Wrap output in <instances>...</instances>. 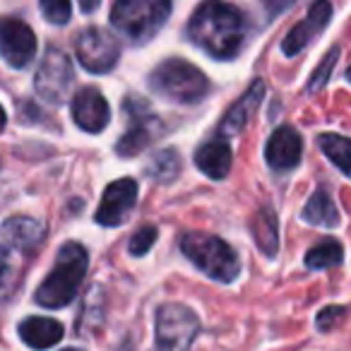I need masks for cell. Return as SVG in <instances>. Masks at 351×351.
Segmentation results:
<instances>
[{"label":"cell","mask_w":351,"mask_h":351,"mask_svg":"<svg viewBox=\"0 0 351 351\" xmlns=\"http://www.w3.org/2000/svg\"><path fill=\"white\" fill-rule=\"evenodd\" d=\"M188 36L212 58L231 60L243 46L245 17L226 0H205L188 22Z\"/></svg>","instance_id":"6da1fadb"},{"label":"cell","mask_w":351,"mask_h":351,"mask_svg":"<svg viewBox=\"0 0 351 351\" xmlns=\"http://www.w3.org/2000/svg\"><path fill=\"white\" fill-rule=\"evenodd\" d=\"M89 267V255L84 250V245L65 243L58 250V258L51 269V274L39 284L36 289V303L44 308H63L77 296L80 287L84 282V274Z\"/></svg>","instance_id":"7a4b0ae2"},{"label":"cell","mask_w":351,"mask_h":351,"mask_svg":"<svg viewBox=\"0 0 351 351\" xmlns=\"http://www.w3.org/2000/svg\"><path fill=\"white\" fill-rule=\"evenodd\" d=\"M183 255L195 265L200 272L219 284H231L241 274V260L236 250L224 239L200 231H188L178 239Z\"/></svg>","instance_id":"3957f363"},{"label":"cell","mask_w":351,"mask_h":351,"mask_svg":"<svg viewBox=\"0 0 351 351\" xmlns=\"http://www.w3.org/2000/svg\"><path fill=\"white\" fill-rule=\"evenodd\" d=\"M171 0H116L111 8V25L132 44H147L166 25Z\"/></svg>","instance_id":"277c9868"},{"label":"cell","mask_w":351,"mask_h":351,"mask_svg":"<svg viewBox=\"0 0 351 351\" xmlns=\"http://www.w3.org/2000/svg\"><path fill=\"white\" fill-rule=\"evenodd\" d=\"M149 84L156 94L178 104H195L210 92L207 75L183 58H169L156 65L149 75Z\"/></svg>","instance_id":"5b68a950"},{"label":"cell","mask_w":351,"mask_h":351,"mask_svg":"<svg viewBox=\"0 0 351 351\" xmlns=\"http://www.w3.org/2000/svg\"><path fill=\"white\" fill-rule=\"evenodd\" d=\"M200 335V317L183 303H164L154 317L156 351H191Z\"/></svg>","instance_id":"8992f818"},{"label":"cell","mask_w":351,"mask_h":351,"mask_svg":"<svg viewBox=\"0 0 351 351\" xmlns=\"http://www.w3.org/2000/svg\"><path fill=\"white\" fill-rule=\"evenodd\" d=\"M75 82L73 60L58 49H49L44 60L39 63V70L34 75V89L44 101L63 104L70 97V89Z\"/></svg>","instance_id":"52a82bcc"},{"label":"cell","mask_w":351,"mask_h":351,"mask_svg":"<svg viewBox=\"0 0 351 351\" xmlns=\"http://www.w3.org/2000/svg\"><path fill=\"white\" fill-rule=\"evenodd\" d=\"M75 53H77V60L84 70L101 75L116 68L118 58H121V44L106 29L89 27L75 41Z\"/></svg>","instance_id":"ba28073f"},{"label":"cell","mask_w":351,"mask_h":351,"mask_svg":"<svg viewBox=\"0 0 351 351\" xmlns=\"http://www.w3.org/2000/svg\"><path fill=\"white\" fill-rule=\"evenodd\" d=\"M36 34L17 17L0 20V58L10 68H25L36 56Z\"/></svg>","instance_id":"9c48e42d"},{"label":"cell","mask_w":351,"mask_h":351,"mask_svg":"<svg viewBox=\"0 0 351 351\" xmlns=\"http://www.w3.org/2000/svg\"><path fill=\"white\" fill-rule=\"evenodd\" d=\"M135 202H137V181H132V178H118V181L106 186L94 219L101 226H121L130 217Z\"/></svg>","instance_id":"30bf717a"},{"label":"cell","mask_w":351,"mask_h":351,"mask_svg":"<svg viewBox=\"0 0 351 351\" xmlns=\"http://www.w3.org/2000/svg\"><path fill=\"white\" fill-rule=\"evenodd\" d=\"M125 108L130 113V128L116 142V152L121 156H125V159H132L152 142V135H154L156 128V116L147 108V104L132 101V99L125 104Z\"/></svg>","instance_id":"8fae6325"},{"label":"cell","mask_w":351,"mask_h":351,"mask_svg":"<svg viewBox=\"0 0 351 351\" xmlns=\"http://www.w3.org/2000/svg\"><path fill=\"white\" fill-rule=\"evenodd\" d=\"M330 17H332L330 0H315V3L311 5V10L306 12V17H303V20L284 36L282 53L296 56V53H301V51H306V46L311 44L315 36H320L322 32H325Z\"/></svg>","instance_id":"7c38bea8"},{"label":"cell","mask_w":351,"mask_h":351,"mask_svg":"<svg viewBox=\"0 0 351 351\" xmlns=\"http://www.w3.org/2000/svg\"><path fill=\"white\" fill-rule=\"evenodd\" d=\"M70 111H73V118H75V123H77V128H82L84 132H92V135L101 132L104 128L108 125V118H111L108 101L104 99V94L99 92L97 87L80 89L73 97Z\"/></svg>","instance_id":"4fadbf2b"},{"label":"cell","mask_w":351,"mask_h":351,"mask_svg":"<svg viewBox=\"0 0 351 351\" xmlns=\"http://www.w3.org/2000/svg\"><path fill=\"white\" fill-rule=\"evenodd\" d=\"M303 156V140L293 128L282 125L269 135L267 145H265V161L272 171H291L301 164Z\"/></svg>","instance_id":"5bb4252c"},{"label":"cell","mask_w":351,"mask_h":351,"mask_svg":"<svg viewBox=\"0 0 351 351\" xmlns=\"http://www.w3.org/2000/svg\"><path fill=\"white\" fill-rule=\"evenodd\" d=\"M265 92H267V87H265L263 80H253V84H250V87L231 104L229 111L224 113V121H221V125H219V135L221 137L241 135V132L248 128V123L253 121L255 113H258L260 104H263V99H265Z\"/></svg>","instance_id":"9a60e30c"},{"label":"cell","mask_w":351,"mask_h":351,"mask_svg":"<svg viewBox=\"0 0 351 351\" xmlns=\"http://www.w3.org/2000/svg\"><path fill=\"white\" fill-rule=\"evenodd\" d=\"M3 239L10 248L22 250V253H34L36 248H41V243L46 241V226L44 221L34 219V217L17 215L3 221Z\"/></svg>","instance_id":"2e32d148"},{"label":"cell","mask_w":351,"mask_h":351,"mask_svg":"<svg viewBox=\"0 0 351 351\" xmlns=\"http://www.w3.org/2000/svg\"><path fill=\"white\" fill-rule=\"evenodd\" d=\"M234 152L226 140H212L195 152V166L212 181H221L231 171Z\"/></svg>","instance_id":"e0dca14e"},{"label":"cell","mask_w":351,"mask_h":351,"mask_svg":"<svg viewBox=\"0 0 351 351\" xmlns=\"http://www.w3.org/2000/svg\"><path fill=\"white\" fill-rule=\"evenodd\" d=\"M17 330H20V339L36 351L51 349V346H56L63 339V325L58 320H53V317H27V320L20 322Z\"/></svg>","instance_id":"ac0fdd59"},{"label":"cell","mask_w":351,"mask_h":351,"mask_svg":"<svg viewBox=\"0 0 351 351\" xmlns=\"http://www.w3.org/2000/svg\"><path fill=\"white\" fill-rule=\"evenodd\" d=\"M250 234L260 250L267 258H274L279 250V219L269 205H263L250 219Z\"/></svg>","instance_id":"d6986e66"},{"label":"cell","mask_w":351,"mask_h":351,"mask_svg":"<svg viewBox=\"0 0 351 351\" xmlns=\"http://www.w3.org/2000/svg\"><path fill=\"white\" fill-rule=\"evenodd\" d=\"M301 219L311 226H320V229H335L339 224V210H337L335 200L327 195V191H315L308 202L303 205Z\"/></svg>","instance_id":"ffe728a7"},{"label":"cell","mask_w":351,"mask_h":351,"mask_svg":"<svg viewBox=\"0 0 351 351\" xmlns=\"http://www.w3.org/2000/svg\"><path fill=\"white\" fill-rule=\"evenodd\" d=\"M317 147L322 149V154L346 176L351 178V140L344 135H335V132H322L317 137Z\"/></svg>","instance_id":"44dd1931"},{"label":"cell","mask_w":351,"mask_h":351,"mask_svg":"<svg viewBox=\"0 0 351 351\" xmlns=\"http://www.w3.org/2000/svg\"><path fill=\"white\" fill-rule=\"evenodd\" d=\"M145 173L156 183H173L181 176V156H178V152L173 147H166V149L156 152L152 156Z\"/></svg>","instance_id":"7402d4cb"},{"label":"cell","mask_w":351,"mask_h":351,"mask_svg":"<svg viewBox=\"0 0 351 351\" xmlns=\"http://www.w3.org/2000/svg\"><path fill=\"white\" fill-rule=\"evenodd\" d=\"M341 260H344V248H341L339 241L325 239L306 253V267L313 269V272H320V269L341 265Z\"/></svg>","instance_id":"603a6c76"},{"label":"cell","mask_w":351,"mask_h":351,"mask_svg":"<svg viewBox=\"0 0 351 351\" xmlns=\"http://www.w3.org/2000/svg\"><path fill=\"white\" fill-rule=\"evenodd\" d=\"M339 56H341V49H339V46H335V49L327 51L325 58L320 60V65H317V68L313 70L311 82H308V94L320 92V89L325 87L327 80H330V75H332V70H335L337 60H339Z\"/></svg>","instance_id":"cb8c5ba5"},{"label":"cell","mask_w":351,"mask_h":351,"mask_svg":"<svg viewBox=\"0 0 351 351\" xmlns=\"http://www.w3.org/2000/svg\"><path fill=\"white\" fill-rule=\"evenodd\" d=\"M41 12L51 25H68L73 17V5L70 0H39Z\"/></svg>","instance_id":"d4e9b609"},{"label":"cell","mask_w":351,"mask_h":351,"mask_svg":"<svg viewBox=\"0 0 351 351\" xmlns=\"http://www.w3.org/2000/svg\"><path fill=\"white\" fill-rule=\"evenodd\" d=\"M154 243H156V226L147 224V226H142V229H137L135 234H132L130 243H128V250H130V255L140 258V255L149 253Z\"/></svg>","instance_id":"484cf974"},{"label":"cell","mask_w":351,"mask_h":351,"mask_svg":"<svg viewBox=\"0 0 351 351\" xmlns=\"http://www.w3.org/2000/svg\"><path fill=\"white\" fill-rule=\"evenodd\" d=\"M344 315H346V308L344 306H327V308H322V311L317 313V317H315L317 330H320V332L335 330V327L339 325L341 320H344Z\"/></svg>","instance_id":"4316f807"},{"label":"cell","mask_w":351,"mask_h":351,"mask_svg":"<svg viewBox=\"0 0 351 351\" xmlns=\"http://www.w3.org/2000/svg\"><path fill=\"white\" fill-rule=\"evenodd\" d=\"M293 3H296V0H263V5L269 17H277V15H282V12H287Z\"/></svg>","instance_id":"83f0119b"},{"label":"cell","mask_w":351,"mask_h":351,"mask_svg":"<svg viewBox=\"0 0 351 351\" xmlns=\"http://www.w3.org/2000/svg\"><path fill=\"white\" fill-rule=\"evenodd\" d=\"M77 3H80V8H82V12H94L101 0H77Z\"/></svg>","instance_id":"f1b7e54d"},{"label":"cell","mask_w":351,"mask_h":351,"mask_svg":"<svg viewBox=\"0 0 351 351\" xmlns=\"http://www.w3.org/2000/svg\"><path fill=\"white\" fill-rule=\"evenodd\" d=\"M5 277H8V255L0 250V284H3Z\"/></svg>","instance_id":"f546056e"},{"label":"cell","mask_w":351,"mask_h":351,"mask_svg":"<svg viewBox=\"0 0 351 351\" xmlns=\"http://www.w3.org/2000/svg\"><path fill=\"white\" fill-rule=\"evenodd\" d=\"M5 123H8V116H5V108L0 106V132L5 130Z\"/></svg>","instance_id":"4dcf8cb0"},{"label":"cell","mask_w":351,"mask_h":351,"mask_svg":"<svg viewBox=\"0 0 351 351\" xmlns=\"http://www.w3.org/2000/svg\"><path fill=\"white\" fill-rule=\"evenodd\" d=\"M346 80L351 82V68H346Z\"/></svg>","instance_id":"1f68e13d"},{"label":"cell","mask_w":351,"mask_h":351,"mask_svg":"<svg viewBox=\"0 0 351 351\" xmlns=\"http://www.w3.org/2000/svg\"><path fill=\"white\" fill-rule=\"evenodd\" d=\"M63 351H80V349H63Z\"/></svg>","instance_id":"d6a6232c"}]
</instances>
